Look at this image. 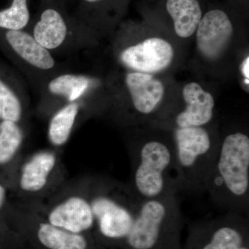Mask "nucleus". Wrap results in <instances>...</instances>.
<instances>
[{
	"label": "nucleus",
	"instance_id": "nucleus-1",
	"mask_svg": "<svg viewBox=\"0 0 249 249\" xmlns=\"http://www.w3.org/2000/svg\"><path fill=\"white\" fill-rule=\"evenodd\" d=\"M216 209L249 217V137L242 132L219 142L206 191Z\"/></svg>",
	"mask_w": 249,
	"mask_h": 249
},
{
	"label": "nucleus",
	"instance_id": "nucleus-2",
	"mask_svg": "<svg viewBox=\"0 0 249 249\" xmlns=\"http://www.w3.org/2000/svg\"><path fill=\"white\" fill-rule=\"evenodd\" d=\"M129 157L131 180L127 184L141 201L182 192L174 141L147 139L129 146Z\"/></svg>",
	"mask_w": 249,
	"mask_h": 249
},
{
	"label": "nucleus",
	"instance_id": "nucleus-3",
	"mask_svg": "<svg viewBox=\"0 0 249 249\" xmlns=\"http://www.w3.org/2000/svg\"><path fill=\"white\" fill-rule=\"evenodd\" d=\"M85 177L94 228L105 240L124 245L142 201L127 183L105 175Z\"/></svg>",
	"mask_w": 249,
	"mask_h": 249
},
{
	"label": "nucleus",
	"instance_id": "nucleus-4",
	"mask_svg": "<svg viewBox=\"0 0 249 249\" xmlns=\"http://www.w3.org/2000/svg\"><path fill=\"white\" fill-rule=\"evenodd\" d=\"M183 217L178 195L141 202L124 249H183Z\"/></svg>",
	"mask_w": 249,
	"mask_h": 249
},
{
	"label": "nucleus",
	"instance_id": "nucleus-5",
	"mask_svg": "<svg viewBox=\"0 0 249 249\" xmlns=\"http://www.w3.org/2000/svg\"><path fill=\"white\" fill-rule=\"evenodd\" d=\"M173 141L182 192H206L219 142H214L204 126L177 127Z\"/></svg>",
	"mask_w": 249,
	"mask_h": 249
},
{
	"label": "nucleus",
	"instance_id": "nucleus-6",
	"mask_svg": "<svg viewBox=\"0 0 249 249\" xmlns=\"http://www.w3.org/2000/svg\"><path fill=\"white\" fill-rule=\"evenodd\" d=\"M61 155L55 150H42L23 157L14 188L21 202L38 205L67 181Z\"/></svg>",
	"mask_w": 249,
	"mask_h": 249
},
{
	"label": "nucleus",
	"instance_id": "nucleus-7",
	"mask_svg": "<svg viewBox=\"0 0 249 249\" xmlns=\"http://www.w3.org/2000/svg\"><path fill=\"white\" fill-rule=\"evenodd\" d=\"M29 206L49 223L67 231L84 234L94 228L85 176L67 180L41 204Z\"/></svg>",
	"mask_w": 249,
	"mask_h": 249
},
{
	"label": "nucleus",
	"instance_id": "nucleus-8",
	"mask_svg": "<svg viewBox=\"0 0 249 249\" xmlns=\"http://www.w3.org/2000/svg\"><path fill=\"white\" fill-rule=\"evenodd\" d=\"M249 242L248 217L227 212L191 224L183 249H237Z\"/></svg>",
	"mask_w": 249,
	"mask_h": 249
},
{
	"label": "nucleus",
	"instance_id": "nucleus-9",
	"mask_svg": "<svg viewBox=\"0 0 249 249\" xmlns=\"http://www.w3.org/2000/svg\"><path fill=\"white\" fill-rule=\"evenodd\" d=\"M174 49L169 42L151 37L130 46L121 54V60L132 70L145 73L160 72L173 61Z\"/></svg>",
	"mask_w": 249,
	"mask_h": 249
},
{
	"label": "nucleus",
	"instance_id": "nucleus-10",
	"mask_svg": "<svg viewBox=\"0 0 249 249\" xmlns=\"http://www.w3.org/2000/svg\"><path fill=\"white\" fill-rule=\"evenodd\" d=\"M232 34L233 27L227 14L211 10L201 18L196 29V45L205 58L215 60L227 49Z\"/></svg>",
	"mask_w": 249,
	"mask_h": 249
},
{
	"label": "nucleus",
	"instance_id": "nucleus-11",
	"mask_svg": "<svg viewBox=\"0 0 249 249\" xmlns=\"http://www.w3.org/2000/svg\"><path fill=\"white\" fill-rule=\"evenodd\" d=\"M21 214L34 225L39 243L48 249H88L89 243L84 234L73 233L53 226L38 211L29 205H16Z\"/></svg>",
	"mask_w": 249,
	"mask_h": 249
},
{
	"label": "nucleus",
	"instance_id": "nucleus-12",
	"mask_svg": "<svg viewBox=\"0 0 249 249\" xmlns=\"http://www.w3.org/2000/svg\"><path fill=\"white\" fill-rule=\"evenodd\" d=\"M183 97L186 107L175 119L177 127H201L211 122L214 107L211 93L197 83H190L183 88Z\"/></svg>",
	"mask_w": 249,
	"mask_h": 249
},
{
	"label": "nucleus",
	"instance_id": "nucleus-13",
	"mask_svg": "<svg viewBox=\"0 0 249 249\" xmlns=\"http://www.w3.org/2000/svg\"><path fill=\"white\" fill-rule=\"evenodd\" d=\"M125 82L135 111L142 116L154 112L164 96L161 82L150 73L142 72L127 73Z\"/></svg>",
	"mask_w": 249,
	"mask_h": 249
},
{
	"label": "nucleus",
	"instance_id": "nucleus-14",
	"mask_svg": "<svg viewBox=\"0 0 249 249\" xmlns=\"http://www.w3.org/2000/svg\"><path fill=\"white\" fill-rule=\"evenodd\" d=\"M6 40L15 52L29 65L41 70L53 68L55 60L48 49L25 31H8Z\"/></svg>",
	"mask_w": 249,
	"mask_h": 249
},
{
	"label": "nucleus",
	"instance_id": "nucleus-15",
	"mask_svg": "<svg viewBox=\"0 0 249 249\" xmlns=\"http://www.w3.org/2000/svg\"><path fill=\"white\" fill-rule=\"evenodd\" d=\"M67 26L61 15L56 10L46 9L36 23L33 36L42 47L49 51L60 47L66 40Z\"/></svg>",
	"mask_w": 249,
	"mask_h": 249
},
{
	"label": "nucleus",
	"instance_id": "nucleus-16",
	"mask_svg": "<svg viewBox=\"0 0 249 249\" xmlns=\"http://www.w3.org/2000/svg\"><path fill=\"white\" fill-rule=\"evenodd\" d=\"M166 8L179 37L186 38L196 32L202 18L198 0H168Z\"/></svg>",
	"mask_w": 249,
	"mask_h": 249
},
{
	"label": "nucleus",
	"instance_id": "nucleus-17",
	"mask_svg": "<svg viewBox=\"0 0 249 249\" xmlns=\"http://www.w3.org/2000/svg\"><path fill=\"white\" fill-rule=\"evenodd\" d=\"M80 111L78 101L68 103L54 113L49 122L48 137L54 147H60L68 142Z\"/></svg>",
	"mask_w": 249,
	"mask_h": 249
},
{
	"label": "nucleus",
	"instance_id": "nucleus-18",
	"mask_svg": "<svg viewBox=\"0 0 249 249\" xmlns=\"http://www.w3.org/2000/svg\"><path fill=\"white\" fill-rule=\"evenodd\" d=\"M24 140V132L18 123L2 121L0 124V165L16 163L20 165L21 148Z\"/></svg>",
	"mask_w": 249,
	"mask_h": 249
},
{
	"label": "nucleus",
	"instance_id": "nucleus-19",
	"mask_svg": "<svg viewBox=\"0 0 249 249\" xmlns=\"http://www.w3.org/2000/svg\"><path fill=\"white\" fill-rule=\"evenodd\" d=\"M91 80L80 75L62 74L49 82L48 89L52 94L66 98L68 103L76 102L84 95Z\"/></svg>",
	"mask_w": 249,
	"mask_h": 249
},
{
	"label": "nucleus",
	"instance_id": "nucleus-20",
	"mask_svg": "<svg viewBox=\"0 0 249 249\" xmlns=\"http://www.w3.org/2000/svg\"><path fill=\"white\" fill-rule=\"evenodd\" d=\"M30 19L27 0H14L8 9L0 11V28L8 31H21Z\"/></svg>",
	"mask_w": 249,
	"mask_h": 249
},
{
	"label": "nucleus",
	"instance_id": "nucleus-21",
	"mask_svg": "<svg viewBox=\"0 0 249 249\" xmlns=\"http://www.w3.org/2000/svg\"><path fill=\"white\" fill-rule=\"evenodd\" d=\"M23 116L22 103L9 87L0 80V118L19 123Z\"/></svg>",
	"mask_w": 249,
	"mask_h": 249
},
{
	"label": "nucleus",
	"instance_id": "nucleus-22",
	"mask_svg": "<svg viewBox=\"0 0 249 249\" xmlns=\"http://www.w3.org/2000/svg\"><path fill=\"white\" fill-rule=\"evenodd\" d=\"M6 189L4 185L0 183V211L4 207L6 201Z\"/></svg>",
	"mask_w": 249,
	"mask_h": 249
},
{
	"label": "nucleus",
	"instance_id": "nucleus-23",
	"mask_svg": "<svg viewBox=\"0 0 249 249\" xmlns=\"http://www.w3.org/2000/svg\"><path fill=\"white\" fill-rule=\"evenodd\" d=\"M249 56L246 58L243 64H242V73H243L244 76H245L246 79L249 80Z\"/></svg>",
	"mask_w": 249,
	"mask_h": 249
},
{
	"label": "nucleus",
	"instance_id": "nucleus-24",
	"mask_svg": "<svg viewBox=\"0 0 249 249\" xmlns=\"http://www.w3.org/2000/svg\"><path fill=\"white\" fill-rule=\"evenodd\" d=\"M237 249H249V243L245 244V245H242V247Z\"/></svg>",
	"mask_w": 249,
	"mask_h": 249
},
{
	"label": "nucleus",
	"instance_id": "nucleus-25",
	"mask_svg": "<svg viewBox=\"0 0 249 249\" xmlns=\"http://www.w3.org/2000/svg\"><path fill=\"white\" fill-rule=\"evenodd\" d=\"M88 2H96V1H101V0H85Z\"/></svg>",
	"mask_w": 249,
	"mask_h": 249
}]
</instances>
